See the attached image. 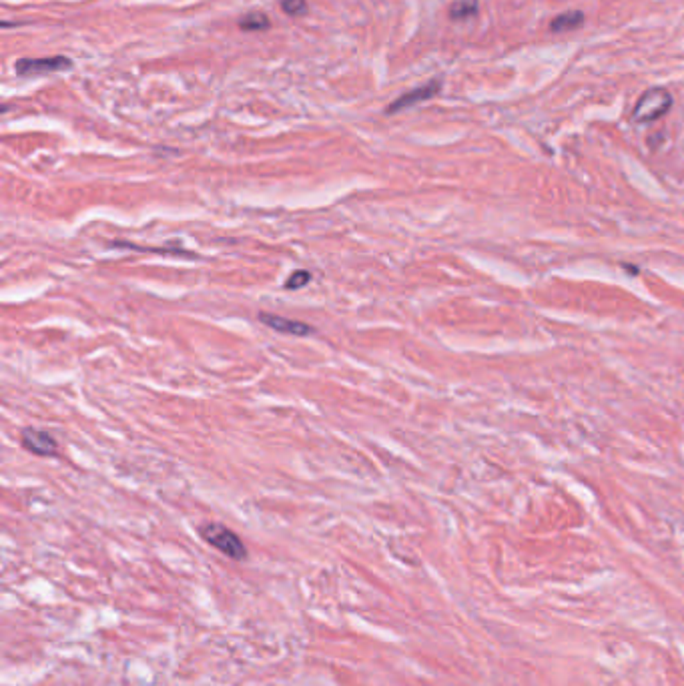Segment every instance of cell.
Returning <instances> with one entry per match:
<instances>
[{
	"instance_id": "6da1fadb",
	"label": "cell",
	"mask_w": 684,
	"mask_h": 686,
	"mask_svg": "<svg viewBox=\"0 0 684 686\" xmlns=\"http://www.w3.org/2000/svg\"><path fill=\"white\" fill-rule=\"evenodd\" d=\"M201 538L211 544L215 550H219L221 554H225L231 560H245L247 558V548L243 540L229 530L227 526L219 524V522H207L199 528Z\"/></svg>"
},
{
	"instance_id": "7a4b0ae2",
	"label": "cell",
	"mask_w": 684,
	"mask_h": 686,
	"mask_svg": "<svg viewBox=\"0 0 684 686\" xmlns=\"http://www.w3.org/2000/svg\"><path fill=\"white\" fill-rule=\"evenodd\" d=\"M670 106H672V95L666 88L654 86L643 93L638 103L634 104L632 119L636 123H652L664 117L670 111Z\"/></svg>"
},
{
	"instance_id": "3957f363",
	"label": "cell",
	"mask_w": 684,
	"mask_h": 686,
	"mask_svg": "<svg viewBox=\"0 0 684 686\" xmlns=\"http://www.w3.org/2000/svg\"><path fill=\"white\" fill-rule=\"evenodd\" d=\"M22 448L39 457H55L59 454L57 439L44 430L24 428L22 430Z\"/></svg>"
},
{
	"instance_id": "277c9868",
	"label": "cell",
	"mask_w": 684,
	"mask_h": 686,
	"mask_svg": "<svg viewBox=\"0 0 684 686\" xmlns=\"http://www.w3.org/2000/svg\"><path fill=\"white\" fill-rule=\"evenodd\" d=\"M70 68V61L66 57H50V59H21L15 70L21 77H39V75H48Z\"/></svg>"
},
{
	"instance_id": "5b68a950",
	"label": "cell",
	"mask_w": 684,
	"mask_h": 686,
	"mask_svg": "<svg viewBox=\"0 0 684 686\" xmlns=\"http://www.w3.org/2000/svg\"><path fill=\"white\" fill-rule=\"evenodd\" d=\"M439 88H441V83H439V81H430V83L421 84V86H417L414 90L401 95L399 99H395L394 103L386 108V113H388V115H394V113L406 111V108H410V106H414V104L417 103H424V101H428V99L435 97V95L439 93Z\"/></svg>"
},
{
	"instance_id": "8992f818",
	"label": "cell",
	"mask_w": 684,
	"mask_h": 686,
	"mask_svg": "<svg viewBox=\"0 0 684 686\" xmlns=\"http://www.w3.org/2000/svg\"><path fill=\"white\" fill-rule=\"evenodd\" d=\"M259 321L273 332L285 333V335L305 337V335L315 333V330L311 327L310 323H303V321H297V319H287V317H281V315H275V313H259Z\"/></svg>"
},
{
	"instance_id": "52a82bcc",
	"label": "cell",
	"mask_w": 684,
	"mask_h": 686,
	"mask_svg": "<svg viewBox=\"0 0 684 686\" xmlns=\"http://www.w3.org/2000/svg\"><path fill=\"white\" fill-rule=\"evenodd\" d=\"M584 24V12L580 10H568L558 15L554 21L550 22V30L552 32H568V30H576Z\"/></svg>"
},
{
	"instance_id": "ba28073f",
	"label": "cell",
	"mask_w": 684,
	"mask_h": 686,
	"mask_svg": "<svg viewBox=\"0 0 684 686\" xmlns=\"http://www.w3.org/2000/svg\"><path fill=\"white\" fill-rule=\"evenodd\" d=\"M477 15V0H457L450 6L452 21H466Z\"/></svg>"
},
{
	"instance_id": "9c48e42d",
	"label": "cell",
	"mask_w": 684,
	"mask_h": 686,
	"mask_svg": "<svg viewBox=\"0 0 684 686\" xmlns=\"http://www.w3.org/2000/svg\"><path fill=\"white\" fill-rule=\"evenodd\" d=\"M269 19L261 12H249L245 17L239 19V28L245 32H257V30H267L269 28Z\"/></svg>"
},
{
	"instance_id": "30bf717a",
	"label": "cell",
	"mask_w": 684,
	"mask_h": 686,
	"mask_svg": "<svg viewBox=\"0 0 684 686\" xmlns=\"http://www.w3.org/2000/svg\"><path fill=\"white\" fill-rule=\"evenodd\" d=\"M310 281H311L310 271H305V269L293 271V273L289 275V279L285 281V289H289V292H297V289L305 287Z\"/></svg>"
},
{
	"instance_id": "8fae6325",
	"label": "cell",
	"mask_w": 684,
	"mask_h": 686,
	"mask_svg": "<svg viewBox=\"0 0 684 686\" xmlns=\"http://www.w3.org/2000/svg\"><path fill=\"white\" fill-rule=\"evenodd\" d=\"M281 10L289 17H301L307 12V0H281Z\"/></svg>"
}]
</instances>
